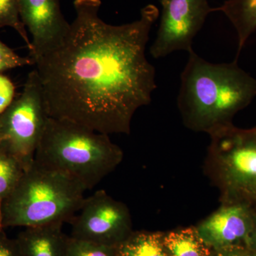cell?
Masks as SVG:
<instances>
[{"mask_svg":"<svg viewBox=\"0 0 256 256\" xmlns=\"http://www.w3.org/2000/svg\"><path fill=\"white\" fill-rule=\"evenodd\" d=\"M15 88L12 82L0 74V114L4 112L14 100Z\"/></svg>","mask_w":256,"mask_h":256,"instance_id":"19","label":"cell"},{"mask_svg":"<svg viewBox=\"0 0 256 256\" xmlns=\"http://www.w3.org/2000/svg\"><path fill=\"white\" fill-rule=\"evenodd\" d=\"M62 223L24 228L15 240L18 256H66L68 236Z\"/></svg>","mask_w":256,"mask_h":256,"instance_id":"11","label":"cell"},{"mask_svg":"<svg viewBox=\"0 0 256 256\" xmlns=\"http://www.w3.org/2000/svg\"><path fill=\"white\" fill-rule=\"evenodd\" d=\"M28 169L20 158L0 144V203L14 190Z\"/></svg>","mask_w":256,"mask_h":256,"instance_id":"15","label":"cell"},{"mask_svg":"<svg viewBox=\"0 0 256 256\" xmlns=\"http://www.w3.org/2000/svg\"><path fill=\"white\" fill-rule=\"evenodd\" d=\"M160 1L162 2L164 1V0H160Z\"/></svg>","mask_w":256,"mask_h":256,"instance_id":"24","label":"cell"},{"mask_svg":"<svg viewBox=\"0 0 256 256\" xmlns=\"http://www.w3.org/2000/svg\"><path fill=\"white\" fill-rule=\"evenodd\" d=\"M160 232H132L114 247L117 256H168Z\"/></svg>","mask_w":256,"mask_h":256,"instance_id":"14","label":"cell"},{"mask_svg":"<svg viewBox=\"0 0 256 256\" xmlns=\"http://www.w3.org/2000/svg\"><path fill=\"white\" fill-rule=\"evenodd\" d=\"M20 18L32 36L28 56L34 60L60 42L70 28L60 0H20Z\"/></svg>","mask_w":256,"mask_h":256,"instance_id":"10","label":"cell"},{"mask_svg":"<svg viewBox=\"0 0 256 256\" xmlns=\"http://www.w3.org/2000/svg\"><path fill=\"white\" fill-rule=\"evenodd\" d=\"M256 210L242 204H220L196 226L201 238L213 250L246 246L255 220Z\"/></svg>","mask_w":256,"mask_h":256,"instance_id":"9","label":"cell"},{"mask_svg":"<svg viewBox=\"0 0 256 256\" xmlns=\"http://www.w3.org/2000/svg\"><path fill=\"white\" fill-rule=\"evenodd\" d=\"M3 228L2 227V222H1V210H0V229Z\"/></svg>","mask_w":256,"mask_h":256,"instance_id":"23","label":"cell"},{"mask_svg":"<svg viewBox=\"0 0 256 256\" xmlns=\"http://www.w3.org/2000/svg\"><path fill=\"white\" fill-rule=\"evenodd\" d=\"M247 246L256 255V214L255 220H254V227H252V234H250Z\"/></svg>","mask_w":256,"mask_h":256,"instance_id":"22","label":"cell"},{"mask_svg":"<svg viewBox=\"0 0 256 256\" xmlns=\"http://www.w3.org/2000/svg\"><path fill=\"white\" fill-rule=\"evenodd\" d=\"M212 256H256V255L246 246H237L213 250Z\"/></svg>","mask_w":256,"mask_h":256,"instance_id":"21","label":"cell"},{"mask_svg":"<svg viewBox=\"0 0 256 256\" xmlns=\"http://www.w3.org/2000/svg\"><path fill=\"white\" fill-rule=\"evenodd\" d=\"M210 136L204 171L218 190L220 204H242L256 210V126L232 124Z\"/></svg>","mask_w":256,"mask_h":256,"instance_id":"5","label":"cell"},{"mask_svg":"<svg viewBox=\"0 0 256 256\" xmlns=\"http://www.w3.org/2000/svg\"><path fill=\"white\" fill-rule=\"evenodd\" d=\"M69 224L72 238L110 247L117 246L132 233L129 208L104 190L85 198Z\"/></svg>","mask_w":256,"mask_h":256,"instance_id":"7","label":"cell"},{"mask_svg":"<svg viewBox=\"0 0 256 256\" xmlns=\"http://www.w3.org/2000/svg\"><path fill=\"white\" fill-rule=\"evenodd\" d=\"M214 11L224 13L235 28L238 36V58L249 37L256 31V0H226Z\"/></svg>","mask_w":256,"mask_h":256,"instance_id":"12","label":"cell"},{"mask_svg":"<svg viewBox=\"0 0 256 256\" xmlns=\"http://www.w3.org/2000/svg\"><path fill=\"white\" fill-rule=\"evenodd\" d=\"M124 158L108 134L48 117L34 161L68 175L87 191L112 172Z\"/></svg>","mask_w":256,"mask_h":256,"instance_id":"3","label":"cell"},{"mask_svg":"<svg viewBox=\"0 0 256 256\" xmlns=\"http://www.w3.org/2000/svg\"><path fill=\"white\" fill-rule=\"evenodd\" d=\"M85 192L68 175L34 161L0 203L2 227L69 223L80 210Z\"/></svg>","mask_w":256,"mask_h":256,"instance_id":"4","label":"cell"},{"mask_svg":"<svg viewBox=\"0 0 256 256\" xmlns=\"http://www.w3.org/2000/svg\"><path fill=\"white\" fill-rule=\"evenodd\" d=\"M163 242L168 256H212L213 252L196 227L175 229L164 234Z\"/></svg>","mask_w":256,"mask_h":256,"instance_id":"13","label":"cell"},{"mask_svg":"<svg viewBox=\"0 0 256 256\" xmlns=\"http://www.w3.org/2000/svg\"><path fill=\"white\" fill-rule=\"evenodd\" d=\"M6 26L18 32L28 50H32L31 40L20 18V0H0V30Z\"/></svg>","mask_w":256,"mask_h":256,"instance_id":"16","label":"cell"},{"mask_svg":"<svg viewBox=\"0 0 256 256\" xmlns=\"http://www.w3.org/2000/svg\"><path fill=\"white\" fill-rule=\"evenodd\" d=\"M0 256H18L16 240L9 238L4 228L0 229Z\"/></svg>","mask_w":256,"mask_h":256,"instance_id":"20","label":"cell"},{"mask_svg":"<svg viewBox=\"0 0 256 256\" xmlns=\"http://www.w3.org/2000/svg\"><path fill=\"white\" fill-rule=\"evenodd\" d=\"M181 75L178 106L183 124L210 134L234 124L239 111L256 96V79L238 65L214 64L190 50Z\"/></svg>","mask_w":256,"mask_h":256,"instance_id":"2","label":"cell"},{"mask_svg":"<svg viewBox=\"0 0 256 256\" xmlns=\"http://www.w3.org/2000/svg\"><path fill=\"white\" fill-rule=\"evenodd\" d=\"M48 117L41 82L34 69L28 74L21 95L0 114V144L30 168L34 162Z\"/></svg>","mask_w":256,"mask_h":256,"instance_id":"6","label":"cell"},{"mask_svg":"<svg viewBox=\"0 0 256 256\" xmlns=\"http://www.w3.org/2000/svg\"><path fill=\"white\" fill-rule=\"evenodd\" d=\"M76 18L57 44L34 60L48 116L102 134H129L149 105L156 68L146 58L159 10L148 4L132 22L107 24L100 0H74Z\"/></svg>","mask_w":256,"mask_h":256,"instance_id":"1","label":"cell"},{"mask_svg":"<svg viewBox=\"0 0 256 256\" xmlns=\"http://www.w3.org/2000/svg\"><path fill=\"white\" fill-rule=\"evenodd\" d=\"M159 28L150 50L161 58L178 50L190 52L194 38L214 11L207 0H164Z\"/></svg>","mask_w":256,"mask_h":256,"instance_id":"8","label":"cell"},{"mask_svg":"<svg viewBox=\"0 0 256 256\" xmlns=\"http://www.w3.org/2000/svg\"><path fill=\"white\" fill-rule=\"evenodd\" d=\"M66 256H117L114 247L68 236Z\"/></svg>","mask_w":256,"mask_h":256,"instance_id":"17","label":"cell"},{"mask_svg":"<svg viewBox=\"0 0 256 256\" xmlns=\"http://www.w3.org/2000/svg\"><path fill=\"white\" fill-rule=\"evenodd\" d=\"M30 65L34 64L30 56H20L0 40V74L10 69Z\"/></svg>","mask_w":256,"mask_h":256,"instance_id":"18","label":"cell"}]
</instances>
